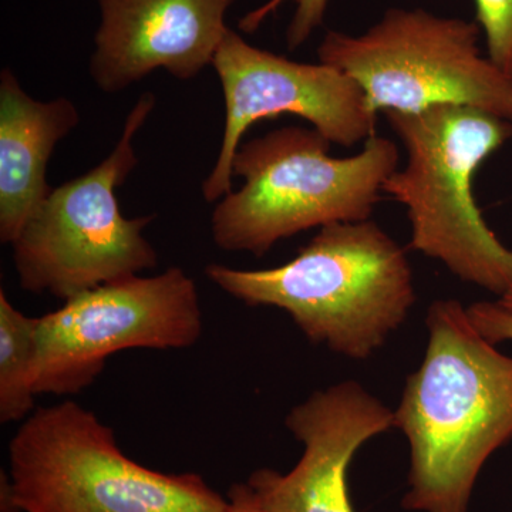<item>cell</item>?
<instances>
[{
  "label": "cell",
  "instance_id": "1",
  "mask_svg": "<svg viewBox=\"0 0 512 512\" xmlns=\"http://www.w3.org/2000/svg\"><path fill=\"white\" fill-rule=\"evenodd\" d=\"M423 362L407 377L394 429L410 446L413 512H468L488 458L512 440V357L474 328L457 299L431 303Z\"/></svg>",
  "mask_w": 512,
  "mask_h": 512
},
{
  "label": "cell",
  "instance_id": "2",
  "mask_svg": "<svg viewBox=\"0 0 512 512\" xmlns=\"http://www.w3.org/2000/svg\"><path fill=\"white\" fill-rule=\"evenodd\" d=\"M205 276L248 306L281 309L313 345L353 360L375 355L416 303L407 252L372 220L319 228L284 265L210 264Z\"/></svg>",
  "mask_w": 512,
  "mask_h": 512
},
{
  "label": "cell",
  "instance_id": "3",
  "mask_svg": "<svg viewBox=\"0 0 512 512\" xmlns=\"http://www.w3.org/2000/svg\"><path fill=\"white\" fill-rule=\"evenodd\" d=\"M330 144L315 128L296 126L242 143L232 175L244 183L212 211L214 244L264 256L308 229L370 220L384 183L399 170V147L375 134L356 156L336 158Z\"/></svg>",
  "mask_w": 512,
  "mask_h": 512
},
{
  "label": "cell",
  "instance_id": "4",
  "mask_svg": "<svg viewBox=\"0 0 512 512\" xmlns=\"http://www.w3.org/2000/svg\"><path fill=\"white\" fill-rule=\"evenodd\" d=\"M384 116L407 163L387 178L383 192L406 208L412 248L501 298L512 288V249L488 227L473 185L480 165L511 140L512 123L454 104Z\"/></svg>",
  "mask_w": 512,
  "mask_h": 512
},
{
  "label": "cell",
  "instance_id": "5",
  "mask_svg": "<svg viewBox=\"0 0 512 512\" xmlns=\"http://www.w3.org/2000/svg\"><path fill=\"white\" fill-rule=\"evenodd\" d=\"M2 512H231V504L198 474L131 460L109 426L66 400L35 410L10 440Z\"/></svg>",
  "mask_w": 512,
  "mask_h": 512
},
{
  "label": "cell",
  "instance_id": "6",
  "mask_svg": "<svg viewBox=\"0 0 512 512\" xmlns=\"http://www.w3.org/2000/svg\"><path fill=\"white\" fill-rule=\"evenodd\" d=\"M138 97L109 156L89 173L53 188L13 242L20 288L67 299L156 268V248L144 237L156 215L127 218L116 191L137 167L134 140L156 107Z\"/></svg>",
  "mask_w": 512,
  "mask_h": 512
},
{
  "label": "cell",
  "instance_id": "7",
  "mask_svg": "<svg viewBox=\"0 0 512 512\" xmlns=\"http://www.w3.org/2000/svg\"><path fill=\"white\" fill-rule=\"evenodd\" d=\"M478 40V23L393 8L363 35L329 30L318 56L352 77L375 113L454 104L512 123V79L483 56Z\"/></svg>",
  "mask_w": 512,
  "mask_h": 512
},
{
  "label": "cell",
  "instance_id": "8",
  "mask_svg": "<svg viewBox=\"0 0 512 512\" xmlns=\"http://www.w3.org/2000/svg\"><path fill=\"white\" fill-rule=\"evenodd\" d=\"M202 332L200 292L183 268L97 286L37 318L36 393H80L116 353L187 349Z\"/></svg>",
  "mask_w": 512,
  "mask_h": 512
},
{
  "label": "cell",
  "instance_id": "9",
  "mask_svg": "<svg viewBox=\"0 0 512 512\" xmlns=\"http://www.w3.org/2000/svg\"><path fill=\"white\" fill-rule=\"evenodd\" d=\"M212 67L224 94L225 126L217 161L201 188L211 204L232 191L235 154L258 121L284 114L301 117L330 143L343 147L376 134L377 113L362 87L329 64L293 62L249 45L228 29Z\"/></svg>",
  "mask_w": 512,
  "mask_h": 512
},
{
  "label": "cell",
  "instance_id": "10",
  "mask_svg": "<svg viewBox=\"0 0 512 512\" xmlns=\"http://www.w3.org/2000/svg\"><path fill=\"white\" fill-rule=\"evenodd\" d=\"M286 429L303 453L289 473L258 468L248 485L266 512H356L349 468L365 443L394 429V410L355 380L311 394L293 407Z\"/></svg>",
  "mask_w": 512,
  "mask_h": 512
},
{
  "label": "cell",
  "instance_id": "11",
  "mask_svg": "<svg viewBox=\"0 0 512 512\" xmlns=\"http://www.w3.org/2000/svg\"><path fill=\"white\" fill-rule=\"evenodd\" d=\"M235 0H97L100 25L89 72L101 92L121 93L164 70L195 79L212 66Z\"/></svg>",
  "mask_w": 512,
  "mask_h": 512
},
{
  "label": "cell",
  "instance_id": "12",
  "mask_svg": "<svg viewBox=\"0 0 512 512\" xmlns=\"http://www.w3.org/2000/svg\"><path fill=\"white\" fill-rule=\"evenodd\" d=\"M80 124V111L67 97L36 100L15 73H0V241H16L26 222L53 188L47 164L57 144Z\"/></svg>",
  "mask_w": 512,
  "mask_h": 512
},
{
  "label": "cell",
  "instance_id": "13",
  "mask_svg": "<svg viewBox=\"0 0 512 512\" xmlns=\"http://www.w3.org/2000/svg\"><path fill=\"white\" fill-rule=\"evenodd\" d=\"M37 318L20 312L0 291V423L35 412Z\"/></svg>",
  "mask_w": 512,
  "mask_h": 512
},
{
  "label": "cell",
  "instance_id": "14",
  "mask_svg": "<svg viewBox=\"0 0 512 512\" xmlns=\"http://www.w3.org/2000/svg\"><path fill=\"white\" fill-rule=\"evenodd\" d=\"M286 2L295 3V13L286 30V45L291 52L299 49L308 42L312 33L322 26L329 0H268L264 5L242 16L238 23L239 30L252 35Z\"/></svg>",
  "mask_w": 512,
  "mask_h": 512
},
{
  "label": "cell",
  "instance_id": "15",
  "mask_svg": "<svg viewBox=\"0 0 512 512\" xmlns=\"http://www.w3.org/2000/svg\"><path fill=\"white\" fill-rule=\"evenodd\" d=\"M476 6L488 59L512 79V0H476Z\"/></svg>",
  "mask_w": 512,
  "mask_h": 512
},
{
  "label": "cell",
  "instance_id": "16",
  "mask_svg": "<svg viewBox=\"0 0 512 512\" xmlns=\"http://www.w3.org/2000/svg\"><path fill=\"white\" fill-rule=\"evenodd\" d=\"M467 313L474 328L488 342H512V312L500 302H476L468 306Z\"/></svg>",
  "mask_w": 512,
  "mask_h": 512
},
{
  "label": "cell",
  "instance_id": "17",
  "mask_svg": "<svg viewBox=\"0 0 512 512\" xmlns=\"http://www.w3.org/2000/svg\"><path fill=\"white\" fill-rule=\"evenodd\" d=\"M231 512H266L248 483H237L228 490Z\"/></svg>",
  "mask_w": 512,
  "mask_h": 512
},
{
  "label": "cell",
  "instance_id": "18",
  "mask_svg": "<svg viewBox=\"0 0 512 512\" xmlns=\"http://www.w3.org/2000/svg\"><path fill=\"white\" fill-rule=\"evenodd\" d=\"M498 302H500L504 308H507L508 311L512 312V288L508 289L501 298H498Z\"/></svg>",
  "mask_w": 512,
  "mask_h": 512
}]
</instances>
